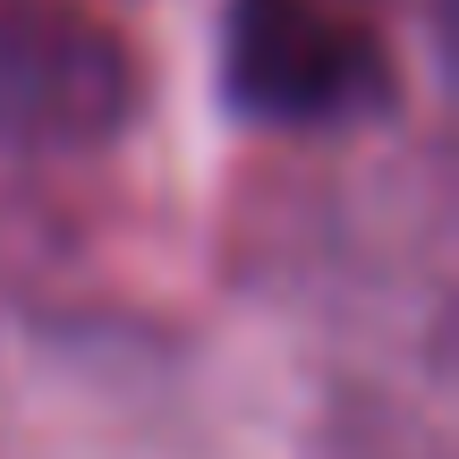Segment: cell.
<instances>
[{
  "mask_svg": "<svg viewBox=\"0 0 459 459\" xmlns=\"http://www.w3.org/2000/svg\"><path fill=\"white\" fill-rule=\"evenodd\" d=\"M221 85L238 111L315 128L375 102L383 51L341 0H230L221 17Z\"/></svg>",
  "mask_w": 459,
  "mask_h": 459,
  "instance_id": "cell-1",
  "label": "cell"
}]
</instances>
